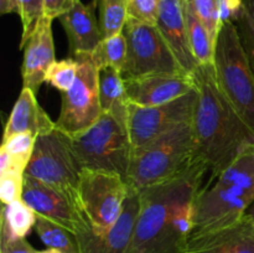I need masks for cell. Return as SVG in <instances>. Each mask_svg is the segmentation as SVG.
<instances>
[{
	"label": "cell",
	"instance_id": "cell-1",
	"mask_svg": "<svg viewBox=\"0 0 254 253\" xmlns=\"http://www.w3.org/2000/svg\"><path fill=\"white\" fill-rule=\"evenodd\" d=\"M191 159L178 174L139 191L140 210L126 253H181L192 232L193 202L207 173Z\"/></svg>",
	"mask_w": 254,
	"mask_h": 253
},
{
	"label": "cell",
	"instance_id": "cell-2",
	"mask_svg": "<svg viewBox=\"0 0 254 253\" xmlns=\"http://www.w3.org/2000/svg\"><path fill=\"white\" fill-rule=\"evenodd\" d=\"M192 77L197 89L192 159L216 175L254 144V133L221 89L213 63L198 64Z\"/></svg>",
	"mask_w": 254,
	"mask_h": 253
},
{
	"label": "cell",
	"instance_id": "cell-3",
	"mask_svg": "<svg viewBox=\"0 0 254 253\" xmlns=\"http://www.w3.org/2000/svg\"><path fill=\"white\" fill-rule=\"evenodd\" d=\"M254 202V144L222 171L212 175L193 202L190 236L221 230L240 221Z\"/></svg>",
	"mask_w": 254,
	"mask_h": 253
},
{
	"label": "cell",
	"instance_id": "cell-4",
	"mask_svg": "<svg viewBox=\"0 0 254 253\" xmlns=\"http://www.w3.org/2000/svg\"><path fill=\"white\" fill-rule=\"evenodd\" d=\"M193 154L192 121L131 150L127 183L140 191L178 174Z\"/></svg>",
	"mask_w": 254,
	"mask_h": 253
},
{
	"label": "cell",
	"instance_id": "cell-5",
	"mask_svg": "<svg viewBox=\"0 0 254 253\" xmlns=\"http://www.w3.org/2000/svg\"><path fill=\"white\" fill-rule=\"evenodd\" d=\"M213 67L222 92L254 133V73L233 21L221 25Z\"/></svg>",
	"mask_w": 254,
	"mask_h": 253
},
{
	"label": "cell",
	"instance_id": "cell-6",
	"mask_svg": "<svg viewBox=\"0 0 254 253\" xmlns=\"http://www.w3.org/2000/svg\"><path fill=\"white\" fill-rule=\"evenodd\" d=\"M82 169L118 174L127 178L131 158L128 126L112 116L102 113L89 129L67 135Z\"/></svg>",
	"mask_w": 254,
	"mask_h": 253
},
{
	"label": "cell",
	"instance_id": "cell-7",
	"mask_svg": "<svg viewBox=\"0 0 254 253\" xmlns=\"http://www.w3.org/2000/svg\"><path fill=\"white\" fill-rule=\"evenodd\" d=\"M130 186L118 174L83 169L77 189V200L84 217L96 232L116 225L123 212Z\"/></svg>",
	"mask_w": 254,
	"mask_h": 253
},
{
	"label": "cell",
	"instance_id": "cell-8",
	"mask_svg": "<svg viewBox=\"0 0 254 253\" xmlns=\"http://www.w3.org/2000/svg\"><path fill=\"white\" fill-rule=\"evenodd\" d=\"M123 34L128 49L124 78L188 73L175 59L156 25L128 17Z\"/></svg>",
	"mask_w": 254,
	"mask_h": 253
},
{
	"label": "cell",
	"instance_id": "cell-9",
	"mask_svg": "<svg viewBox=\"0 0 254 253\" xmlns=\"http://www.w3.org/2000/svg\"><path fill=\"white\" fill-rule=\"evenodd\" d=\"M82 170L67 134L55 128L36 138L25 175L77 196Z\"/></svg>",
	"mask_w": 254,
	"mask_h": 253
},
{
	"label": "cell",
	"instance_id": "cell-10",
	"mask_svg": "<svg viewBox=\"0 0 254 253\" xmlns=\"http://www.w3.org/2000/svg\"><path fill=\"white\" fill-rule=\"evenodd\" d=\"M78 72L73 86L62 93L61 111L56 128L67 135H76L91 128L102 116L99 102L98 68L91 55H77Z\"/></svg>",
	"mask_w": 254,
	"mask_h": 253
},
{
	"label": "cell",
	"instance_id": "cell-11",
	"mask_svg": "<svg viewBox=\"0 0 254 253\" xmlns=\"http://www.w3.org/2000/svg\"><path fill=\"white\" fill-rule=\"evenodd\" d=\"M197 102V89L169 103L155 107L129 104L128 133L133 149L140 148L181 124L191 122Z\"/></svg>",
	"mask_w": 254,
	"mask_h": 253
},
{
	"label": "cell",
	"instance_id": "cell-12",
	"mask_svg": "<svg viewBox=\"0 0 254 253\" xmlns=\"http://www.w3.org/2000/svg\"><path fill=\"white\" fill-rule=\"evenodd\" d=\"M21 200L39 216L47 218L72 233L82 232L89 227L74 193L25 175Z\"/></svg>",
	"mask_w": 254,
	"mask_h": 253
},
{
	"label": "cell",
	"instance_id": "cell-13",
	"mask_svg": "<svg viewBox=\"0 0 254 253\" xmlns=\"http://www.w3.org/2000/svg\"><path fill=\"white\" fill-rule=\"evenodd\" d=\"M140 210L139 191L130 188L123 212L113 227L104 232H96L89 226L77 233L79 253H126L129 247Z\"/></svg>",
	"mask_w": 254,
	"mask_h": 253
},
{
	"label": "cell",
	"instance_id": "cell-14",
	"mask_svg": "<svg viewBox=\"0 0 254 253\" xmlns=\"http://www.w3.org/2000/svg\"><path fill=\"white\" fill-rule=\"evenodd\" d=\"M129 102L140 107H155L185 96L195 88L192 74H155L124 78Z\"/></svg>",
	"mask_w": 254,
	"mask_h": 253
},
{
	"label": "cell",
	"instance_id": "cell-15",
	"mask_svg": "<svg viewBox=\"0 0 254 253\" xmlns=\"http://www.w3.org/2000/svg\"><path fill=\"white\" fill-rule=\"evenodd\" d=\"M181 253H254V215L212 232L190 236Z\"/></svg>",
	"mask_w": 254,
	"mask_h": 253
},
{
	"label": "cell",
	"instance_id": "cell-16",
	"mask_svg": "<svg viewBox=\"0 0 254 253\" xmlns=\"http://www.w3.org/2000/svg\"><path fill=\"white\" fill-rule=\"evenodd\" d=\"M56 62L52 36V20L44 16L24 46V61L21 66L22 84L25 88L37 93L46 81L50 67Z\"/></svg>",
	"mask_w": 254,
	"mask_h": 253
},
{
	"label": "cell",
	"instance_id": "cell-17",
	"mask_svg": "<svg viewBox=\"0 0 254 253\" xmlns=\"http://www.w3.org/2000/svg\"><path fill=\"white\" fill-rule=\"evenodd\" d=\"M156 26L180 66L188 73L192 74L198 62L193 57L189 44L185 0H160Z\"/></svg>",
	"mask_w": 254,
	"mask_h": 253
},
{
	"label": "cell",
	"instance_id": "cell-18",
	"mask_svg": "<svg viewBox=\"0 0 254 253\" xmlns=\"http://www.w3.org/2000/svg\"><path fill=\"white\" fill-rule=\"evenodd\" d=\"M97 7V0H92L89 4L78 1L71 10L59 17L66 31L72 56L91 55L103 40L96 16Z\"/></svg>",
	"mask_w": 254,
	"mask_h": 253
},
{
	"label": "cell",
	"instance_id": "cell-19",
	"mask_svg": "<svg viewBox=\"0 0 254 253\" xmlns=\"http://www.w3.org/2000/svg\"><path fill=\"white\" fill-rule=\"evenodd\" d=\"M56 128V123L50 119L46 112L37 102L36 93L22 87L20 96L7 118L2 139L16 133H31L42 135Z\"/></svg>",
	"mask_w": 254,
	"mask_h": 253
},
{
	"label": "cell",
	"instance_id": "cell-20",
	"mask_svg": "<svg viewBox=\"0 0 254 253\" xmlns=\"http://www.w3.org/2000/svg\"><path fill=\"white\" fill-rule=\"evenodd\" d=\"M99 102L103 113H111L124 124L128 123L129 102L123 73L113 67L98 68Z\"/></svg>",
	"mask_w": 254,
	"mask_h": 253
},
{
	"label": "cell",
	"instance_id": "cell-21",
	"mask_svg": "<svg viewBox=\"0 0 254 253\" xmlns=\"http://www.w3.org/2000/svg\"><path fill=\"white\" fill-rule=\"evenodd\" d=\"M36 221L37 213L22 200L5 205L0 217V240L26 238Z\"/></svg>",
	"mask_w": 254,
	"mask_h": 253
},
{
	"label": "cell",
	"instance_id": "cell-22",
	"mask_svg": "<svg viewBox=\"0 0 254 253\" xmlns=\"http://www.w3.org/2000/svg\"><path fill=\"white\" fill-rule=\"evenodd\" d=\"M186 26H188L189 44L191 52L198 64L213 63L215 57V42L208 34L206 27L198 17L193 14L192 10L185 5Z\"/></svg>",
	"mask_w": 254,
	"mask_h": 253
},
{
	"label": "cell",
	"instance_id": "cell-23",
	"mask_svg": "<svg viewBox=\"0 0 254 253\" xmlns=\"http://www.w3.org/2000/svg\"><path fill=\"white\" fill-rule=\"evenodd\" d=\"M35 231L47 248H55L64 253H79L76 235L67 228L37 215Z\"/></svg>",
	"mask_w": 254,
	"mask_h": 253
},
{
	"label": "cell",
	"instance_id": "cell-24",
	"mask_svg": "<svg viewBox=\"0 0 254 253\" xmlns=\"http://www.w3.org/2000/svg\"><path fill=\"white\" fill-rule=\"evenodd\" d=\"M127 54H128L127 39L123 32H121L102 40L91 56L97 68L113 67L123 73L127 62Z\"/></svg>",
	"mask_w": 254,
	"mask_h": 253
},
{
	"label": "cell",
	"instance_id": "cell-25",
	"mask_svg": "<svg viewBox=\"0 0 254 253\" xmlns=\"http://www.w3.org/2000/svg\"><path fill=\"white\" fill-rule=\"evenodd\" d=\"M99 7V27L102 37L114 36L123 32L128 20L127 0H97Z\"/></svg>",
	"mask_w": 254,
	"mask_h": 253
},
{
	"label": "cell",
	"instance_id": "cell-26",
	"mask_svg": "<svg viewBox=\"0 0 254 253\" xmlns=\"http://www.w3.org/2000/svg\"><path fill=\"white\" fill-rule=\"evenodd\" d=\"M17 15L22 24V35L20 40V49H24L27 40L31 37L40 21L45 16L44 0H16Z\"/></svg>",
	"mask_w": 254,
	"mask_h": 253
},
{
	"label": "cell",
	"instance_id": "cell-27",
	"mask_svg": "<svg viewBox=\"0 0 254 253\" xmlns=\"http://www.w3.org/2000/svg\"><path fill=\"white\" fill-rule=\"evenodd\" d=\"M185 5L202 22L216 44L222 25L220 20V0H185Z\"/></svg>",
	"mask_w": 254,
	"mask_h": 253
},
{
	"label": "cell",
	"instance_id": "cell-28",
	"mask_svg": "<svg viewBox=\"0 0 254 253\" xmlns=\"http://www.w3.org/2000/svg\"><path fill=\"white\" fill-rule=\"evenodd\" d=\"M36 138L31 133H16L2 139L1 146L10 154L15 163L26 171L34 153Z\"/></svg>",
	"mask_w": 254,
	"mask_h": 253
},
{
	"label": "cell",
	"instance_id": "cell-29",
	"mask_svg": "<svg viewBox=\"0 0 254 253\" xmlns=\"http://www.w3.org/2000/svg\"><path fill=\"white\" fill-rule=\"evenodd\" d=\"M78 72V62L73 57L56 61L49 68L46 74V83L59 89L61 93L68 91L73 86Z\"/></svg>",
	"mask_w": 254,
	"mask_h": 253
},
{
	"label": "cell",
	"instance_id": "cell-30",
	"mask_svg": "<svg viewBox=\"0 0 254 253\" xmlns=\"http://www.w3.org/2000/svg\"><path fill=\"white\" fill-rule=\"evenodd\" d=\"M243 7L235 22L241 42L254 73V0H242Z\"/></svg>",
	"mask_w": 254,
	"mask_h": 253
},
{
	"label": "cell",
	"instance_id": "cell-31",
	"mask_svg": "<svg viewBox=\"0 0 254 253\" xmlns=\"http://www.w3.org/2000/svg\"><path fill=\"white\" fill-rule=\"evenodd\" d=\"M25 174L19 171L0 174V200L4 205L21 200Z\"/></svg>",
	"mask_w": 254,
	"mask_h": 253
},
{
	"label": "cell",
	"instance_id": "cell-32",
	"mask_svg": "<svg viewBox=\"0 0 254 253\" xmlns=\"http://www.w3.org/2000/svg\"><path fill=\"white\" fill-rule=\"evenodd\" d=\"M128 17L145 24L156 25L160 0H127Z\"/></svg>",
	"mask_w": 254,
	"mask_h": 253
},
{
	"label": "cell",
	"instance_id": "cell-33",
	"mask_svg": "<svg viewBox=\"0 0 254 253\" xmlns=\"http://www.w3.org/2000/svg\"><path fill=\"white\" fill-rule=\"evenodd\" d=\"M81 0H44L45 16L51 20L59 19L61 15L71 10Z\"/></svg>",
	"mask_w": 254,
	"mask_h": 253
},
{
	"label": "cell",
	"instance_id": "cell-34",
	"mask_svg": "<svg viewBox=\"0 0 254 253\" xmlns=\"http://www.w3.org/2000/svg\"><path fill=\"white\" fill-rule=\"evenodd\" d=\"M242 0H220V20L221 24L227 21L236 22L242 11Z\"/></svg>",
	"mask_w": 254,
	"mask_h": 253
},
{
	"label": "cell",
	"instance_id": "cell-35",
	"mask_svg": "<svg viewBox=\"0 0 254 253\" xmlns=\"http://www.w3.org/2000/svg\"><path fill=\"white\" fill-rule=\"evenodd\" d=\"M0 253H37L26 238L0 240Z\"/></svg>",
	"mask_w": 254,
	"mask_h": 253
},
{
	"label": "cell",
	"instance_id": "cell-36",
	"mask_svg": "<svg viewBox=\"0 0 254 253\" xmlns=\"http://www.w3.org/2000/svg\"><path fill=\"white\" fill-rule=\"evenodd\" d=\"M17 14L16 0H0V14Z\"/></svg>",
	"mask_w": 254,
	"mask_h": 253
},
{
	"label": "cell",
	"instance_id": "cell-37",
	"mask_svg": "<svg viewBox=\"0 0 254 253\" xmlns=\"http://www.w3.org/2000/svg\"><path fill=\"white\" fill-rule=\"evenodd\" d=\"M37 253H64L59 250H55V248H46V250L37 251Z\"/></svg>",
	"mask_w": 254,
	"mask_h": 253
}]
</instances>
